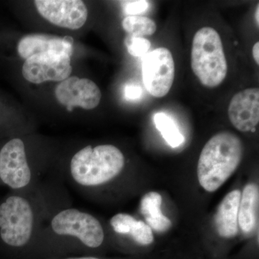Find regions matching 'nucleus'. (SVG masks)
<instances>
[{
    "instance_id": "nucleus-7",
    "label": "nucleus",
    "mask_w": 259,
    "mask_h": 259,
    "mask_svg": "<svg viewBox=\"0 0 259 259\" xmlns=\"http://www.w3.org/2000/svg\"><path fill=\"white\" fill-rule=\"evenodd\" d=\"M145 88L153 97L161 98L169 93L175 76V64L166 48H158L145 56L142 63Z\"/></svg>"
},
{
    "instance_id": "nucleus-18",
    "label": "nucleus",
    "mask_w": 259,
    "mask_h": 259,
    "mask_svg": "<svg viewBox=\"0 0 259 259\" xmlns=\"http://www.w3.org/2000/svg\"><path fill=\"white\" fill-rule=\"evenodd\" d=\"M118 237L130 238L138 244L143 245L151 244L154 241L152 229L144 221L138 220L133 225L127 234Z\"/></svg>"
},
{
    "instance_id": "nucleus-24",
    "label": "nucleus",
    "mask_w": 259,
    "mask_h": 259,
    "mask_svg": "<svg viewBox=\"0 0 259 259\" xmlns=\"http://www.w3.org/2000/svg\"><path fill=\"white\" fill-rule=\"evenodd\" d=\"M1 185H1V182H0V186H1Z\"/></svg>"
},
{
    "instance_id": "nucleus-21",
    "label": "nucleus",
    "mask_w": 259,
    "mask_h": 259,
    "mask_svg": "<svg viewBox=\"0 0 259 259\" xmlns=\"http://www.w3.org/2000/svg\"><path fill=\"white\" fill-rule=\"evenodd\" d=\"M142 95V89L135 83H127L124 88V97L127 100H139Z\"/></svg>"
},
{
    "instance_id": "nucleus-13",
    "label": "nucleus",
    "mask_w": 259,
    "mask_h": 259,
    "mask_svg": "<svg viewBox=\"0 0 259 259\" xmlns=\"http://www.w3.org/2000/svg\"><path fill=\"white\" fill-rule=\"evenodd\" d=\"M241 192L238 190L227 194L215 214V226L220 236L233 238L238 231V208Z\"/></svg>"
},
{
    "instance_id": "nucleus-22",
    "label": "nucleus",
    "mask_w": 259,
    "mask_h": 259,
    "mask_svg": "<svg viewBox=\"0 0 259 259\" xmlns=\"http://www.w3.org/2000/svg\"><path fill=\"white\" fill-rule=\"evenodd\" d=\"M252 53H253V57L254 59L255 62L257 65L259 64V42H256L253 46V49H252Z\"/></svg>"
},
{
    "instance_id": "nucleus-2",
    "label": "nucleus",
    "mask_w": 259,
    "mask_h": 259,
    "mask_svg": "<svg viewBox=\"0 0 259 259\" xmlns=\"http://www.w3.org/2000/svg\"><path fill=\"white\" fill-rule=\"evenodd\" d=\"M106 242L101 221L68 201L54 209L42 223L28 259L95 255Z\"/></svg>"
},
{
    "instance_id": "nucleus-4",
    "label": "nucleus",
    "mask_w": 259,
    "mask_h": 259,
    "mask_svg": "<svg viewBox=\"0 0 259 259\" xmlns=\"http://www.w3.org/2000/svg\"><path fill=\"white\" fill-rule=\"evenodd\" d=\"M243 146L237 135L223 131L204 145L197 165L199 183L204 190L215 192L241 163Z\"/></svg>"
},
{
    "instance_id": "nucleus-23",
    "label": "nucleus",
    "mask_w": 259,
    "mask_h": 259,
    "mask_svg": "<svg viewBox=\"0 0 259 259\" xmlns=\"http://www.w3.org/2000/svg\"><path fill=\"white\" fill-rule=\"evenodd\" d=\"M255 21H256L257 25H259V5H257L256 10H255Z\"/></svg>"
},
{
    "instance_id": "nucleus-14",
    "label": "nucleus",
    "mask_w": 259,
    "mask_h": 259,
    "mask_svg": "<svg viewBox=\"0 0 259 259\" xmlns=\"http://www.w3.org/2000/svg\"><path fill=\"white\" fill-rule=\"evenodd\" d=\"M258 186L248 184L241 194L238 208V226L244 233H252L258 225Z\"/></svg>"
},
{
    "instance_id": "nucleus-16",
    "label": "nucleus",
    "mask_w": 259,
    "mask_h": 259,
    "mask_svg": "<svg viewBox=\"0 0 259 259\" xmlns=\"http://www.w3.org/2000/svg\"><path fill=\"white\" fill-rule=\"evenodd\" d=\"M156 128L161 133L167 144L172 148H177L183 144L185 137L181 134L175 121L163 112H158L153 116Z\"/></svg>"
},
{
    "instance_id": "nucleus-6",
    "label": "nucleus",
    "mask_w": 259,
    "mask_h": 259,
    "mask_svg": "<svg viewBox=\"0 0 259 259\" xmlns=\"http://www.w3.org/2000/svg\"><path fill=\"white\" fill-rule=\"evenodd\" d=\"M191 66L193 73L204 87L214 88L224 81L228 64L222 40L211 27L196 32L192 40Z\"/></svg>"
},
{
    "instance_id": "nucleus-8",
    "label": "nucleus",
    "mask_w": 259,
    "mask_h": 259,
    "mask_svg": "<svg viewBox=\"0 0 259 259\" xmlns=\"http://www.w3.org/2000/svg\"><path fill=\"white\" fill-rule=\"evenodd\" d=\"M71 71V56L65 53L35 54L27 59L23 66V77L33 83L61 82L69 77Z\"/></svg>"
},
{
    "instance_id": "nucleus-5",
    "label": "nucleus",
    "mask_w": 259,
    "mask_h": 259,
    "mask_svg": "<svg viewBox=\"0 0 259 259\" xmlns=\"http://www.w3.org/2000/svg\"><path fill=\"white\" fill-rule=\"evenodd\" d=\"M47 164L33 161L25 140L15 137L0 148V182L10 191L30 190L42 182Z\"/></svg>"
},
{
    "instance_id": "nucleus-10",
    "label": "nucleus",
    "mask_w": 259,
    "mask_h": 259,
    "mask_svg": "<svg viewBox=\"0 0 259 259\" xmlns=\"http://www.w3.org/2000/svg\"><path fill=\"white\" fill-rule=\"evenodd\" d=\"M55 95L58 101L71 111L74 107L93 110L101 100L100 88L92 80L71 76L56 86Z\"/></svg>"
},
{
    "instance_id": "nucleus-9",
    "label": "nucleus",
    "mask_w": 259,
    "mask_h": 259,
    "mask_svg": "<svg viewBox=\"0 0 259 259\" xmlns=\"http://www.w3.org/2000/svg\"><path fill=\"white\" fill-rule=\"evenodd\" d=\"M34 3L42 18L61 28L77 30L88 20V8L79 0H36Z\"/></svg>"
},
{
    "instance_id": "nucleus-20",
    "label": "nucleus",
    "mask_w": 259,
    "mask_h": 259,
    "mask_svg": "<svg viewBox=\"0 0 259 259\" xmlns=\"http://www.w3.org/2000/svg\"><path fill=\"white\" fill-rule=\"evenodd\" d=\"M122 8L127 15H136L144 13L147 10L148 2L144 0L122 2Z\"/></svg>"
},
{
    "instance_id": "nucleus-17",
    "label": "nucleus",
    "mask_w": 259,
    "mask_h": 259,
    "mask_svg": "<svg viewBox=\"0 0 259 259\" xmlns=\"http://www.w3.org/2000/svg\"><path fill=\"white\" fill-rule=\"evenodd\" d=\"M122 28L131 36L141 37L152 35L156 31V24L147 17L129 15L122 22Z\"/></svg>"
},
{
    "instance_id": "nucleus-19",
    "label": "nucleus",
    "mask_w": 259,
    "mask_h": 259,
    "mask_svg": "<svg viewBox=\"0 0 259 259\" xmlns=\"http://www.w3.org/2000/svg\"><path fill=\"white\" fill-rule=\"evenodd\" d=\"M125 44L129 54L136 57L146 55L151 45L148 39L131 35L125 39Z\"/></svg>"
},
{
    "instance_id": "nucleus-3",
    "label": "nucleus",
    "mask_w": 259,
    "mask_h": 259,
    "mask_svg": "<svg viewBox=\"0 0 259 259\" xmlns=\"http://www.w3.org/2000/svg\"><path fill=\"white\" fill-rule=\"evenodd\" d=\"M126 161L120 148L111 144L84 146L64 164L60 176L82 197H92L118 180Z\"/></svg>"
},
{
    "instance_id": "nucleus-11",
    "label": "nucleus",
    "mask_w": 259,
    "mask_h": 259,
    "mask_svg": "<svg viewBox=\"0 0 259 259\" xmlns=\"http://www.w3.org/2000/svg\"><path fill=\"white\" fill-rule=\"evenodd\" d=\"M232 125L241 132L254 131L259 122V90L248 88L231 99L228 110Z\"/></svg>"
},
{
    "instance_id": "nucleus-1",
    "label": "nucleus",
    "mask_w": 259,
    "mask_h": 259,
    "mask_svg": "<svg viewBox=\"0 0 259 259\" xmlns=\"http://www.w3.org/2000/svg\"><path fill=\"white\" fill-rule=\"evenodd\" d=\"M70 201L59 181H47L30 190L10 191L0 199V250L10 259H28L42 223Z\"/></svg>"
},
{
    "instance_id": "nucleus-12",
    "label": "nucleus",
    "mask_w": 259,
    "mask_h": 259,
    "mask_svg": "<svg viewBox=\"0 0 259 259\" xmlns=\"http://www.w3.org/2000/svg\"><path fill=\"white\" fill-rule=\"evenodd\" d=\"M74 39L44 33H33L24 36L18 42L19 55L26 60L30 56L44 53H65L71 56Z\"/></svg>"
},
{
    "instance_id": "nucleus-15",
    "label": "nucleus",
    "mask_w": 259,
    "mask_h": 259,
    "mask_svg": "<svg viewBox=\"0 0 259 259\" xmlns=\"http://www.w3.org/2000/svg\"><path fill=\"white\" fill-rule=\"evenodd\" d=\"M162 197L156 192H151L143 196L141 201V212L151 229L158 232H166L171 227V221L161 212Z\"/></svg>"
}]
</instances>
